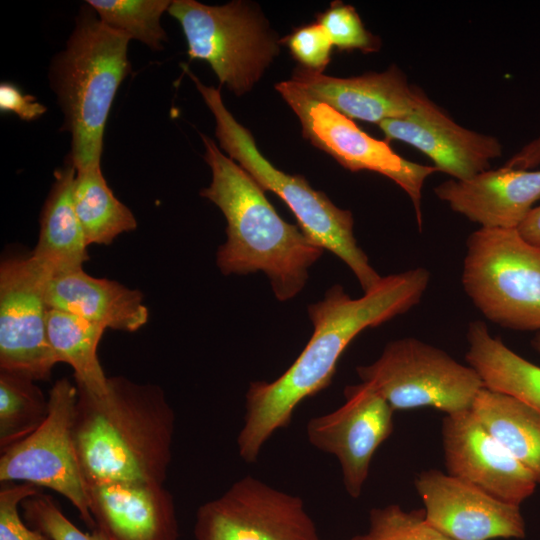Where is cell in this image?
I'll use <instances>...</instances> for the list:
<instances>
[{
    "instance_id": "cell-3",
    "label": "cell",
    "mask_w": 540,
    "mask_h": 540,
    "mask_svg": "<svg viewBox=\"0 0 540 540\" xmlns=\"http://www.w3.org/2000/svg\"><path fill=\"white\" fill-rule=\"evenodd\" d=\"M201 138L212 180L200 194L218 206L227 221V240L217 251L220 271L225 275L263 271L279 301L295 297L324 249L300 227L283 220L258 183L211 138L203 134Z\"/></svg>"
},
{
    "instance_id": "cell-6",
    "label": "cell",
    "mask_w": 540,
    "mask_h": 540,
    "mask_svg": "<svg viewBox=\"0 0 540 540\" xmlns=\"http://www.w3.org/2000/svg\"><path fill=\"white\" fill-rule=\"evenodd\" d=\"M462 286L492 323L540 332V248L517 229L479 228L467 239Z\"/></svg>"
},
{
    "instance_id": "cell-23",
    "label": "cell",
    "mask_w": 540,
    "mask_h": 540,
    "mask_svg": "<svg viewBox=\"0 0 540 540\" xmlns=\"http://www.w3.org/2000/svg\"><path fill=\"white\" fill-rule=\"evenodd\" d=\"M470 410L540 485V412L485 387Z\"/></svg>"
},
{
    "instance_id": "cell-8",
    "label": "cell",
    "mask_w": 540,
    "mask_h": 540,
    "mask_svg": "<svg viewBox=\"0 0 540 540\" xmlns=\"http://www.w3.org/2000/svg\"><path fill=\"white\" fill-rule=\"evenodd\" d=\"M356 372L394 411L434 408L446 415L467 411L484 388L471 366L414 337L390 341L376 361L357 366Z\"/></svg>"
},
{
    "instance_id": "cell-22",
    "label": "cell",
    "mask_w": 540,
    "mask_h": 540,
    "mask_svg": "<svg viewBox=\"0 0 540 540\" xmlns=\"http://www.w3.org/2000/svg\"><path fill=\"white\" fill-rule=\"evenodd\" d=\"M466 361L485 388L509 395L540 412V366L523 358L481 321L469 324Z\"/></svg>"
},
{
    "instance_id": "cell-10",
    "label": "cell",
    "mask_w": 540,
    "mask_h": 540,
    "mask_svg": "<svg viewBox=\"0 0 540 540\" xmlns=\"http://www.w3.org/2000/svg\"><path fill=\"white\" fill-rule=\"evenodd\" d=\"M276 90L297 115L302 135L351 172L379 173L395 182L411 199L421 229L422 189L429 176L438 172L397 154L388 141L361 130L352 119L310 96L291 80L276 84Z\"/></svg>"
},
{
    "instance_id": "cell-2",
    "label": "cell",
    "mask_w": 540,
    "mask_h": 540,
    "mask_svg": "<svg viewBox=\"0 0 540 540\" xmlns=\"http://www.w3.org/2000/svg\"><path fill=\"white\" fill-rule=\"evenodd\" d=\"M77 389L73 437L85 483L164 484L175 431L164 391L121 376L101 396Z\"/></svg>"
},
{
    "instance_id": "cell-19",
    "label": "cell",
    "mask_w": 540,
    "mask_h": 540,
    "mask_svg": "<svg viewBox=\"0 0 540 540\" xmlns=\"http://www.w3.org/2000/svg\"><path fill=\"white\" fill-rule=\"evenodd\" d=\"M436 196L480 228L517 229L540 199V170L501 167L447 180Z\"/></svg>"
},
{
    "instance_id": "cell-15",
    "label": "cell",
    "mask_w": 540,
    "mask_h": 540,
    "mask_svg": "<svg viewBox=\"0 0 540 540\" xmlns=\"http://www.w3.org/2000/svg\"><path fill=\"white\" fill-rule=\"evenodd\" d=\"M415 487L426 520L452 540L525 537L520 506L503 502L448 473L423 471Z\"/></svg>"
},
{
    "instance_id": "cell-31",
    "label": "cell",
    "mask_w": 540,
    "mask_h": 540,
    "mask_svg": "<svg viewBox=\"0 0 540 540\" xmlns=\"http://www.w3.org/2000/svg\"><path fill=\"white\" fill-rule=\"evenodd\" d=\"M41 493L29 483H2L0 489V540H51L41 531L30 528L22 520L21 503Z\"/></svg>"
},
{
    "instance_id": "cell-16",
    "label": "cell",
    "mask_w": 540,
    "mask_h": 540,
    "mask_svg": "<svg viewBox=\"0 0 540 540\" xmlns=\"http://www.w3.org/2000/svg\"><path fill=\"white\" fill-rule=\"evenodd\" d=\"M387 141L397 140L425 154L433 166L455 180H465L490 169L501 157L502 144L491 135L467 129L421 90L413 112L378 124Z\"/></svg>"
},
{
    "instance_id": "cell-17",
    "label": "cell",
    "mask_w": 540,
    "mask_h": 540,
    "mask_svg": "<svg viewBox=\"0 0 540 540\" xmlns=\"http://www.w3.org/2000/svg\"><path fill=\"white\" fill-rule=\"evenodd\" d=\"M95 527L107 540H178L172 494L164 484H86Z\"/></svg>"
},
{
    "instance_id": "cell-35",
    "label": "cell",
    "mask_w": 540,
    "mask_h": 540,
    "mask_svg": "<svg viewBox=\"0 0 540 540\" xmlns=\"http://www.w3.org/2000/svg\"><path fill=\"white\" fill-rule=\"evenodd\" d=\"M517 231L529 244L540 248V205L530 210Z\"/></svg>"
},
{
    "instance_id": "cell-14",
    "label": "cell",
    "mask_w": 540,
    "mask_h": 540,
    "mask_svg": "<svg viewBox=\"0 0 540 540\" xmlns=\"http://www.w3.org/2000/svg\"><path fill=\"white\" fill-rule=\"evenodd\" d=\"M446 473L506 503L520 506L538 484L471 410L445 415Z\"/></svg>"
},
{
    "instance_id": "cell-28",
    "label": "cell",
    "mask_w": 540,
    "mask_h": 540,
    "mask_svg": "<svg viewBox=\"0 0 540 540\" xmlns=\"http://www.w3.org/2000/svg\"><path fill=\"white\" fill-rule=\"evenodd\" d=\"M351 540H452L425 518L423 510L406 511L398 504L373 508L365 533Z\"/></svg>"
},
{
    "instance_id": "cell-13",
    "label": "cell",
    "mask_w": 540,
    "mask_h": 540,
    "mask_svg": "<svg viewBox=\"0 0 540 540\" xmlns=\"http://www.w3.org/2000/svg\"><path fill=\"white\" fill-rule=\"evenodd\" d=\"M344 397L335 411L311 418L306 435L316 449L336 457L347 494L358 498L375 452L393 432L395 411L364 382L347 386Z\"/></svg>"
},
{
    "instance_id": "cell-7",
    "label": "cell",
    "mask_w": 540,
    "mask_h": 540,
    "mask_svg": "<svg viewBox=\"0 0 540 540\" xmlns=\"http://www.w3.org/2000/svg\"><path fill=\"white\" fill-rule=\"evenodd\" d=\"M167 12L182 27L189 58L209 63L220 86L236 95L250 91L279 53L280 43L244 2L210 6L173 0Z\"/></svg>"
},
{
    "instance_id": "cell-24",
    "label": "cell",
    "mask_w": 540,
    "mask_h": 540,
    "mask_svg": "<svg viewBox=\"0 0 540 540\" xmlns=\"http://www.w3.org/2000/svg\"><path fill=\"white\" fill-rule=\"evenodd\" d=\"M105 328L77 315L49 309L47 336L55 359L69 364L76 385L95 396L107 392L105 376L97 356V347Z\"/></svg>"
},
{
    "instance_id": "cell-26",
    "label": "cell",
    "mask_w": 540,
    "mask_h": 540,
    "mask_svg": "<svg viewBox=\"0 0 540 540\" xmlns=\"http://www.w3.org/2000/svg\"><path fill=\"white\" fill-rule=\"evenodd\" d=\"M34 382L0 372V451L34 432L48 415L49 400Z\"/></svg>"
},
{
    "instance_id": "cell-29",
    "label": "cell",
    "mask_w": 540,
    "mask_h": 540,
    "mask_svg": "<svg viewBox=\"0 0 540 540\" xmlns=\"http://www.w3.org/2000/svg\"><path fill=\"white\" fill-rule=\"evenodd\" d=\"M316 18L332 45L339 50L358 49L363 53H371L380 49V39L365 28L359 14L351 5L334 1L329 9L318 14Z\"/></svg>"
},
{
    "instance_id": "cell-34",
    "label": "cell",
    "mask_w": 540,
    "mask_h": 540,
    "mask_svg": "<svg viewBox=\"0 0 540 540\" xmlns=\"http://www.w3.org/2000/svg\"><path fill=\"white\" fill-rule=\"evenodd\" d=\"M513 169L531 170L540 166V135L525 144L505 163Z\"/></svg>"
},
{
    "instance_id": "cell-36",
    "label": "cell",
    "mask_w": 540,
    "mask_h": 540,
    "mask_svg": "<svg viewBox=\"0 0 540 540\" xmlns=\"http://www.w3.org/2000/svg\"><path fill=\"white\" fill-rule=\"evenodd\" d=\"M533 349L540 354V332H537L531 340Z\"/></svg>"
},
{
    "instance_id": "cell-5",
    "label": "cell",
    "mask_w": 540,
    "mask_h": 540,
    "mask_svg": "<svg viewBox=\"0 0 540 540\" xmlns=\"http://www.w3.org/2000/svg\"><path fill=\"white\" fill-rule=\"evenodd\" d=\"M184 70L214 115L215 134L222 150L264 191L275 193L287 204L309 239L346 263L364 293L374 289L382 277L356 242L352 213L334 205L326 194L313 189L303 176L290 175L275 168L260 153L251 132L225 107L220 90L203 84L186 66Z\"/></svg>"
},
{
    "instance_id": "cell-30",
    "label": "cell",
    "mask_w": 540,
    "mask_h": 540,
    "mask_svg": "<svg viewBox=\"0 0 540 540\" xmlns=\"http://www.w3.org/2000/svg\"><path fill=\"white\" fill-rule=\"evenodd\" d=\"M21 508L30 526L51 540H107L99 531H81L63 513L55 500L42 493L25 499Z\"/></svg>"
},
{
    "instance_id": "cell-4",
    "label": "cell",
    "mask_w": 540,
    "mask_h": 540,
    "mask_svg": "<svg viewBox=\"0 0 540 540\" xmlns=\"http://www.w3.org/2000/svg\"><path fill=\"white\" fill-rule=\"evenodd\" d=\"M131 39L108 26L84 4L66 47L52 60L50 85L71 135L76 171L101 167L103 135L117 90L130 73Z\"/></svg>"
},
{
    "instance_id": "cell-11",
    "label": "cell",
    "mask_w": 540,
    "mask_h": 540,
    "mask_svg": "<svg viewBox=\"0 0 540 540\" xmlns=\"http://www.w3.org/2000/svg\"><path fill=\"white\" fill-rule=\"evenodd\" d=\"M194 537L195 540H321L299 496L250 475L198 508Z\"/></svg>"
},
{
    "instance_id": "cell-20",
    "label": "cell",
    "mask_w": 540,
    "mask_h": 540,
    "mask_svg": "<svg viewBox=\"0 0 540 540\" xmlns=\"http://www.w3.org/2000/svg\"><path fill=\"white\" fill-rule=\"evenodd\" d=\"M46 303L57 309L114 330L133 332L149 318L138 290L105 278H95L83 269L52 277L46 285Z\"/></svg>"
},
{
    "instance_id": "cell-9",
    "label": "cell",
    "mask_w": 540,
    "mask_h": 540,
    "mask_svg": "<svg viewBox=\"0 0 540 540\" xmlns=\"http://www.w3.org/2000/svg\"><path fill=\"white\" fill-rule=\"evenodd\" d=\"M77 398V386L68 379L54 383L43 423L26 438L1 451L0 482L29 483L54 490L69 500L85 524L94 529L73 437Z\"/></svg>"
},
{
    "instance_id": "cell-25",
    "label": "cell",
    "mask_w": 540,
    "mask_h": 540,
    "mask_svg": "<svg viewBox=\"0 0 540 540\" xmlns=\"http://www.w3.org/2000/svg\"><path fill=\"white\" fill-rule=\"evenodd\" d=\"M73 201L87 245H109L137 227L133 213L115 197L101 167L76 171Z\"/></svg>"
},
{
    "instance_id": "cell-18",
    "label": "cell",
    "mask_w": 540,
    "mask_h": 540,
    "mask_svg": "<svg viewBox=\"0 0 540 540\" xmlns=\"http://www.w3.org/2000/svg\"><path fill=\"white\" fill-rule=\"evenodd\" d=\"M290 80L344 116L377 125L411 114L421 92L408 83L396 65L380 73L349 78L331 77L298 66Z\"/></svg>"
},
{
    "instance_id": "cell-21",
    "label": "cell",
    "mask_w": 540,
    "mask_h": 540,
    "mask_svg": "<svg viewBox=\"0 0 540 540\" xmlns=\"http://www.w3.org/2000/svg\"><path fill=\"white\" fill-rule=\"evenodd\" d=\"M76 169L68 155L54 173V182L40 218V233L30 255L51 278L83 269L88 260L87 243L77 217L73 189Z\"/></svg>"
},
{
    "instance_id": "cell-1",
    "label": "cell",
    "mask_w": 540,
    "mask_h": 540,
    "mask_svg": "<svg viewBox=\"0 0 540 540\" xmlns=\"http://www.w3.org/2000/svg\"><path fill=\"white\" fill-rule=\"evenodd\" d=\"M429 282V271L417 267L382 277L359 298H351L336 284L321 301L309 305L314 330L301 354L276 380L249 385L237 437L243 461L255 463L271 436L290 424L297 406L331 384L339 358L358 334L416 306Z\"/></svg>"
},
{
    "instance_id": "cell-12",
    "label": "cell",
    "mask_w": 540,
    "mask_h": 540,
    "mask_svg": "<svg viewBox=\"0 0 540 540\" xmlns=\"http://www.w3.org/2000/svg\"><path fill=\"white\" fill-rule=\"evenodd\" d=\"M51 276L31 257L0 267V370L47 380L57 363L47 336Z\"/></svg>"
},
{
    "instance_id": "cell-27",
    "label": "cell",
    "mask_w": 540,
    "mask_h": 540,
    "mask_svg": "<svg viewBox=\"0 0 540 540\" xmlns=\"http://www.w3.org/2000/svg\"><path fill=\"white\" fill-rule=\"evenodd\" d=\"M169 0H88L87 4L108 27L147 45L163 49L166 33L160 19L168 11Z\"/></svg>"
},
{
    "instance_id": "cell-32",
    "label": "cell",
    "mask_w": 540,
    "mask_h": 540,
    "mask_svg": "<svg viewBox=\"0 0 540 540\" xmlns=\"http://www.w3.org/2000/svg\"><path fill=\"white\" fill-rule=\"evenodd\" d=\"M286 45L299 66L323 73L330 62L332 42L318 23L301 26L279 41Z\"/></svg>"
},
{
    "instance_id": "cell-33",
    "label": "cell",
    "mask_w": 540,
    "mask_h": 540,
    "mask_svg": "<svg viewBox=\"0 0 540 540\" xmlns=\"http://www.w3.org/2000/svg\"><path fill=\"white\" fill-rule=\"evenodd\" d=\"M0 110L4 113L12 112L21 120L33 121L40 118L47 108L34 96L24 94L14 83L2 82L0 84Z\"/></svg>"
}]
</instances>
